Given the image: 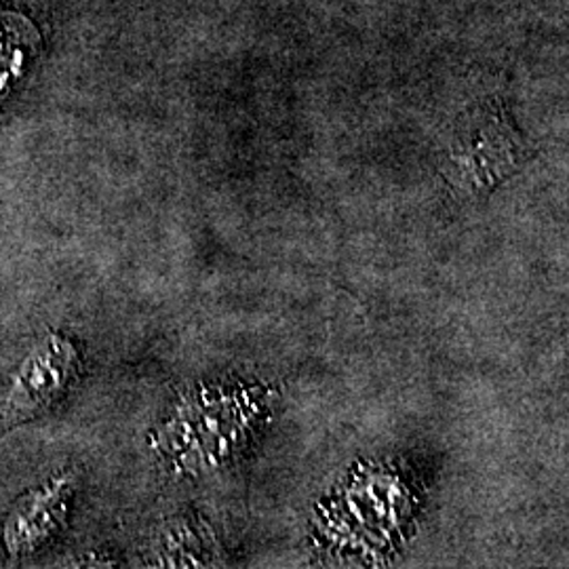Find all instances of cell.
<instances>
[{
	"instance_id": "obj_2",
	"label": "cell",
	"mask_w": 569,
	"mask_h": 569,
	"mask_svg": "<svg viewBox=\"0 0 569 569\" xmlns=\"http://www.w3.org/2000/svg\"><path fill=\"white\" fill-rule=\"evenodd\" d=\"M68 493V481L58 479L21 500L9 517L4 531V542L16 557L37 549L42 540L56 531L66 512Z\"/></svg>"
},
{
	"instance_id": "obj_1",
	"label": "cell",
	"mask_w": 569,
	"mask_h": 569,
	"mask_svg": "<svg viewBox=\"0 0 569 569\" xmlns=\"http://www.w3.org/2000/svg\"><path fill=\"white\" fill-rule=\"evenodd\" d=\"M79 373L74 346L58 333H49L23 359L9 395L2 403L0 425L16 427L53 406Z\"/></svg>"
},
{
	"instance_id": "obj_3",
	"label": "cell",
	"mask_w": 569,
	"mask_h": 569,
	"mask_svg": "<svg viewBox=\"0 0 569 569\" xmlns=\"http://www.w3.org/2000/svg\"><path fill=\"white\" fill-rule=\"evenodd\" d=\"M39 32L37 28L18 13H0V96L9 82L20 77L28 58L37 53Z\"/></svg>"
}]
</instances>
